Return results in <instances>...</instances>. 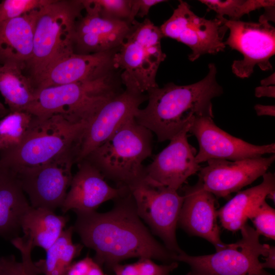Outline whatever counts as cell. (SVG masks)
<instances>
[{"mask_svg":"<svg viewBox=\"0 0 275 275\" xmlns=\"http://www.w3.org/2000/svg\"><path fill=\"white\" fill-rule=\"evenodd\" d=\"M108 51L90 54L69 53L50 66L34 82L36 89L96 79L112 65Z\"/></svg>","mask_w":275,"mask_h":275,"instance_id":"cell-20","label":"cell"},{"mask_svg":"<svg viewBox=\"0 0 275 275\" xmlns=\"http://www.w3.org/2000/svg\"><path fill=\"white\" fill-rule=\"evenodd\" d=\"M81 1L52 0L39 10L33 52L25 66L34 81L54 62L73 52L76 23L84 10Z\"/></svg>","mask_w":275,"mask_h":275,"instance_id":"cell-5","label":"cell"},{"mask_svg":"<svg viewBox=\"0 0 275 275\" xmlns=\"http://www.w3.org/2000/svg\"><path fill=\"white\" fill-rule=\"evenodd\" d=\"M274 197H275V190L269 193L266 197V198H268L271 199V200L273 201V202H274Z\"/></svg>","mask_w":275,"mask_h":275,"instance_id":"cell-42","label":"cell"},{"mask_svg":"<svg viewBox=\"0 0 275 275\" xmlns=\"http://www.w3.org/2000/svg\"><path fill=\"white\" fill-rule=\"evenodd\" d=\"M76 153L62 155L45 163L12 171L33 208L54 211L65 200L73 177Z\"/></svg>","mask_w":275,"mask_h":275,"instance_id":"cell-11","label":"cell"},{"mask_svg":"<svg viewBox=\"0 0 275 275\" xmlns=\"http://www.w3.org/2000/svg\"><path fill=\"white\" fill-rule=\"evenodd\" d=\"M25 68L16 63L0 64V92L10 112L26 111L34 100L35 89Z\"/></svg>","mask_w":275,"mask_h":275,"instance_id":"cell-25","label":"cell"},{"mask_svg":"<svg viewBox=\"0 0 275 275\" xmlns=\"http://www.w3.org/2000/svg\"><path fill=\"white\" fill-rule=\"evenodd\" d=\"M120 93L108 72L92 80L36 89L26 111L38 117L62 115L74 122L89 124L101 107Z\"/></svg>","mask_w":275,"mask_h":275,"instance_id":"cell-6","label":"cell"},{"mask_svg":"<svg viewBox=\"0 0 275 275\" xmlns=\"http://www.w3.org/2000/svg\"><path fill=\"white\" fill-rule=\"evenodd\" d=\"M39 10L0 23V64L16 63L26 66L32 55Z\"/></svg>","mask_w":275,"mask_h":275,"instance_id":"cell-22","label":"cell"},{"mask_svg":"<svg viewBox=\"0 0 275 275\" xmlns=\"http://www.w3.org/2000/svg\"><path fill=\"white\" fill-rule=\"evenodd\" d=\"M207 7V11H215L216 17L228 16L230 20H240L245 14L256 10L274 7V1L272 0H200Z\"/></svg>","mask_w":275,"mask_h":275,"instance_id":"cell-28","label":"cell"},{"mask_svg":"<svg viewBox=\"0 0 275 275\" xmlns=\"http://www.w3.org/2000/svg\"><path fill=\"white\" fill-rule=\"evenodd\" d=\"M130 30L112 57V66L120 68L126 90L143 94L157 87L156 75L166 57L161 47L162 35L159 27L148 19L135 20Z\"/></svg>","mask_w":275,"mask_h":275,"instance_id":"cell-7","label":"cell"},{"mask_svg":"<svg viewBox=\"0 0 275 275\" xmlns=\"http://www.w3.org/2000/svg\"><path fill=\"white\" fill-rule=\"evenodd\" d=\"M111 270L115 275H139L137 262L125 264L119 263L114 265Z\"/></svg>","mask_w":275,"mask_h":275,"instance_id":"cell-36","label":"cell"},{"mask_svg":"<svg viewBox=\"0 0 275 275\" xmlns=\"http://www.w3.org/2000/svg\"><path fill=\"white\" fill-rule=\"evenodd\" d=\"M138 214L171 252L179 254L176 230L184 197L177 190L155 183L146 177L128 188Z\"/></svg>","mask_w":275,"mask_h":275,"instance_id":"cell-9","label":"cell"},{"mask_svg":"<svg viewBox=\"0 0 275 275\" xmlns=\"http://www.w3.org/2000/svg\"><path fill=\"white\" fill-rule=\"evenodd\" d=\"M7 112V109H6L4 105L0 102V117L6 116Z\"/></svg>","mask_w":275,"mask_h":275,"instance_id":"cell-41","label":"cell"},{"mask_svg":"<svg viewBox=\"0 0 275 275\" xmlns=\"http://www.w3.org/2000/svg\"><path fill=\"white\" fill-rule=\"evenodd\" d=\"M22 275H28L25 272L23 273Z\"/></svg>","mask_w":275,"mask_h":275,"instance_id":"cell-44","label":"cell"},{"mask_svg":"<svg viewBox=\"0 0 275 275\" xmlns=\"http://www.w3.org/2000/svg\"><path fill=\"white\" fill-rule=\"evenodd\" d=\"M25 271L21 262L14 257L0 258V275H21Z\"/></svg>","mask_w":275,"mask_h":275,"instance_id":"cell-35","label":"cell"},{"mask_svg":"<svg viewBox=\"0 0 275 275\" xmlns=\"http://www.w3.org/2000/svg\"><path fill=\"white\" fill-rule=\"evenodd\" d=\"M114 201L113 208L104 213L75 211L74 231L84 245L94 250V260L110 270L131 258L173 262L176 254L158 242L143 223L129 190Z\"/></svg>","mask_w":275,"mask_h":275,"instance_id":"cell-1","label":"cell"},{"mask_svg":"<svg viewBox=\"0 0 275 275\" xmlns=\"http://www.w3.org/2000/svg\"><path fill=\"white\" fill-rule=\"evenodd\" d=\"M186 275H197L195 273H194L191 271L188 272Z\"/></svg>","mask_w":275,"mask_h":275,"instance_id":"cell-43","label":"cell"},{"mask_svg":"<svg viewBox=\"0 0 275 275\" xmlns=\"http://www.w3.org/2000/svg\"><path fill=\"white\" fill-rule=\"evenodd\" d=\"M262 177L260 184L239 192L217 210L223 228L230 231L240 230L267 195L275 190L274 175L266 172Z\"/></svg>","mask_w":275,"mask_h":275,"instance_id":"cell-24","label":"cell"},{"mask_svg":"<svg viewBox=\"0 0 275 275\" xmlns=\"http://www.w3.org/2000/svg\"><path fill=\"white\" fill-rule=\"evenodd\" d=\"M31 207L15 174L0 166V236L18 237L22 218Z\"/></svg>","mask_w":275,"mask_h":275,"instance_id":"cell-23","label":"cell"},{"mask_svg":"<svg viewBox=\"0 0 275 275\" xmlns=\"http://www.w3.org/2000/svg\"><path fill=\"white\" fill-rule=\"evenodd\" d=\"M255 94L257 97H275V87L270 86H260L255 88Z\"/></svg>","mask_w":275,"mask_h":275,"instance_id":"cell-37","label":"cell"},{"mask_svg":"<svg viewBox=\"0 0 275 275\" xmlns=\"http://www.w3.org/2000/svg\"><path fill=\"white\" fill-rule=\"evenodd\" d=\"M274 160V154L234 161L210 159L199 171L198 180L214 196L227 197L262 176Z\"/></svg>","mask_w":275,"mask_h":275,"instance_id":"cell-14","label":"cell"},{"mask_svg":"<svg viewBox=\"0 0 275 275\" xmlns=\"http://www.w3.org/2000/svg\"><path fill=\"white\" fill-rule=\"evenodd\" d=\"M249 219L260 235L275 239V210L265 200L253 212Z\"/></svg>","mask_w":275,"mask_h":275,"instance_id":"cell-30","label":"cell"},{"mask_svg":"<svg viewBox=\"0 0 275 275\" xmlns=\"http://www.w3.org/2000/svg\"><path fill=\"white\" fill-rule=\"evenodd\" d=\"M191 123L171 139L169 145L145 167L147 179L178 190L188 177L200 171L201 167L196 160L197 151L188 141Z\"/></svg>","mask_w":275,"mask_h":275,"instance_id":"cell-16","label":"cell"},{"mask_svg":"<svg viewBox=\"0 0 275 275\" xmlns=\"http://www.w3.org/2000/svg\"><path fill=\"white\" fill-rule=\"evenodd\" d=\"M67 221V217L57 215L53 210L31 206L21 220L23 236L11 240L21 253L22 262H32L31 252L36 246L46 251L60 236Z\"/></svg>","mask_w":275,"mask_h":275,"instance_id":"cell-21","label":"cell"},{"mask_svg":"<svg viewBox=\"0 0 275 275\" xmlns=\"http://www.w3.org/2000/svg\"><path fill=\"white\" fill-rule=\"evenodd\" d=\"M78 170L73 176L69 189L61 207L63 212L70 210L90 212L103 203L114 200L129 191L126 188L113 187L101 172L86 159L77 163Z\"/></svg>","mask_w":275,"mask_h":275,"instance_id":"cell-19","label":"cell"},{"mask_svg":"<svg viewBox=\"0 0 275 275\" xmlns=\"http://www.w3.org/2000/svg\"><path fill=\"white\" fill-rule=\"evenodd\" d=\"M163 37L175 39L191 50L188 59L191 62L205 54L224 51L223 41L228 30L222 17L207 19L195 14L190 6L180 1L171 16L160 27Z\"/></svg>","mask_w":275,"mask_h":275,"instance_id":"cell-12","label":"cell"},{"mask_svg":"<svg viewBox=\"0 0 275 275\" xmlns=\"http://www.w3.org/2000/svg\"><path fill=\"white\" fill-rule=\"evenodd\" d=\"M35 118L28 111L6 115L0 121V151L19 146L29 134Z\"/></svg>","mask_w":275,"mask_h":275,"instance_id":"cell-27","label":"cell"},{"mask_svg":"<svg viewBox=\"0 0 275 275\" xmlns=\"http://www.w3.org/2000/svg\"><path fill=\"white\" fill-rule=\"evenodd\" d=\"M254 109L258 116H269L274 117L275 106L273 105L256 104Z\"/></svg>","mask_w":275,"mask_h":275,"instance_id":"cell-38","label":"cell"},{"mask_svg":"<svg viewBox=\"0 0 275 275\" xmlns=\"http://www.w3.org/2000/svg\"><path fill=\"white\" fill-rule=\"evenodd\" d=\"M73 227L65 229L46 251V258L36 263L44 275H65L72 261L80 253L83 245L72 241Z\"/></svg>","mask_w":275,"mask_h":275,"instance_id":"cell-26","label":"cell"},{"mask_svg":"<svg viewBox=\"0 0 275 275\" xmlns=\"http://www.w3.org/2000/svg\"><path fill=\"white\" fill-rule=\"evenodd\" d=\"M214 64L208 65V72L202 80L179 86L173 82L147 92L148 103L139 108L136 121L154 132L159 142L170 140L196 118H213L212 100L223 93L216 80Z\"/></svg>","mask_w":275,"mask_h":275,"instance_id":"cell-2","label":"cell"},{"mask_svg":"<svg viewBox=\"0 0 275 275\" xmlns=\"http://www.w3.org/2000/svg\"><path fill=\"white\" fill-rule=\"evenodd\" d=\"M275 248L274 246H270L268 253L265 257V261L261 262L263 268H275Z\"/></svg>","mask_w":275,"mask_h":275,"instance_id":"cell-39","label":"cell"},{"mask_svg":"<svg viewBox=\"0 0 275 275\" xmlns=\"http://www.w3.org/2000/svg\"><path fill=\"white\" fill-rule=\"evenodd\" d=\"M240 230V239L226 244L215 253L196 256L182 251L173 260L188 264L197 275H272L259 261L260 256H267L270 245L260 243V234L247 224Z\"/></svg>","mask_w":275,"mask_h":275,"instance_id":"cell-8","label":"cell"},{"mask_svg":"<svg viewBox=\"0 0 275 275\" xmlns=\"http://www.w3.org/2000/svg\"><path fill=\"white\" fill-rule=\"evenodd\" d=\"M139 275H169L178 265L176 261L169 264L159 265L148 258H139L136 261Z\"/></svg>","mask_w":275,"mask_h":275,"instance_id":"cell-32","label":"cell"},{"mask_svg":"<svg viewBox=\"0 0 275 275\" xmlns=\"http://www.w3.org/2000/svg\"><path fill=\"white\" fill-rule=\"evenodd\" d=\"M212 117H199L191 123L189 132L199 144L196 160L199 164L210 159L237 160L275 153V144L256 145L229 134L219 128Z\"/></svg>","mask_w":275,"mask_h":275,"instance_id":"cell-13","label":"cell"},{"mask_svg":"<svg viewBox=\"0 0 275 275\" xmlns=\"http://www.w3.org/2000/svg\"><path fill=\"white\" fill-rule=\"evenodd\" d=\"M147 99L143 94L127 90L104 104L85 130L78 145L75 163L85 159L129 119L135 117L140 105Z\"/></svg>","mask_w":275,"mask_h":275,"instance_id":"cell-15","label":"cell"},{"mask_svg":"<svg viewBox=\"0 0 275 275\" xmlns=\"http://www.w3.org/2000/svg\"><path fill=\"white\" fill-rule=\"evenodd\" d=\"M166 2L162 0H131V10L128 23L131 24L134 17H143L147 15L150 8L159 3Z\"/></svg>","mask_w":275,"mask_h":275,"instance_id":"cell-34","label":"cell"},{"mask_svg":"<svg viewBox=\"0 0 275 275\" xmlns=\"http://www.w3.org/2000/svg\"><path fill=\"white\" fill-rule=\"evenodd\" d=\"M99 14L104 17L128 20L130 14L131 0H90Z\"/></svg>","mask_w":275,"mask_h":275,"instance_id":"cell-31","label":"cell"},{"mask_svg":"<svg viewBox=\"0 0 275 275\" xmlns=\"http://www.w3.org/2000/svg\"><path fill=\"white\" fill-rule=\"evenodd\" d=\"M183 190L184 200L178 224L190 235L209 241L216 251L223 248L226 243L221 239L215 196L199 180L194 185L185 186Z\"/></svg>","mask_w":275,"mask_h":275,"instance_id":"cell-18","label":"cell"},{"mask_svg":"<svg viewBox=\"0 0 275 275\" xmlns=\"http://www.w3.org/2000/svg\"><path fill=\"white\" fill-rule=\"evenodd\" d=\"M221 17L230 31L225 44L243 56L242 60L233 61L232 72L237 77L244 78L252 75L256 66L263 71L271 70L270 59L275 53V29L269 20L263 14L258 22Z\"/></svg>","mask_w":275,"mask_h":275,"instance_id":"cell-10","label":"cell"},{"mask_svg":"<svg viewBox=\"0 0 275 275\" xmlns=\"http://www.w3.org/2000/svg\"><path fill=\"white\" fill-rule=\"evenodd\" d=\"M81 1L86 14L75 24L74 52L90 54L119 47L128 33L130 24L125 20L102 17L89 0Z\"/></svg>","mask_w":275,"mask_h":275,"instance_id":"cell-17","label":"cell"},{"mask_svg":"<svg viewBox=\"0 0 275 275\" xmlns=\"http://www.w3.org/2000/svg\"><path fill=\"white\" fill-rule=\"evenodd\" d=\"M152 133L132 118L84 159L116 187L128 189L145 177L143 162L152 154Z\"/></svg>","mask_w":275,"mask_h":275,"instance_id":"cell-3","label":"cell"},{"mask_svg":"<svg viewBox=\"0 0 275 275\" xmlns=\"http://www.w3.org/2000/svg\"><path fill=\"white\" fill-rule=\"evenodd\" d=\"M65 275H107L101 266L89 256L72 263Z\"/></svg>","mask_w":275,"mask_h":275,"instance_id":"cell-33","label":"cell"},{"mask_svg":"<svg viewBox=\"0 0 275 275\" xmlns=\"http://www.w3.org/2000/svg\"><path fill=\"white\" fill-rule=\"evenodd\" d=\"M89 124L74 122L62 115L36 116L33 127L19 146L0 151V166L15 171L45 163L67 153L77 155Z\"/></svg>","mask_w":275,"mask_h":275,"instance_id":"cell-4","label":"cell"},{"mask_svg":"<svg viewBox=\"0 0 275 275\" xmlns=\"http://www.w3.org/2000/svg\"><path fill=\"white\" fill-rule=\"evenodd\" d=\"M274 79V73H273L269 76L262 80L261 81V85L262 86H270L271 85H274L275 83Z\"/></svg>","mask_w":275,"mask_h":275,"instance_id":"cell-40","label":"cell"},{"mask_svg":"<svg viewBox=\"0 0 275 275\" xmlns=\"http://www.w3.org/2000/svg\"><path fill=\"white\" fill-rule=\"evenodd\" d=\"M52 0H4L0 2V23L41 9Z\"/></svg>","mask_w":275,"mask_h":275,"instance_id":"cell-29","label":"cell"}]
</instances>
